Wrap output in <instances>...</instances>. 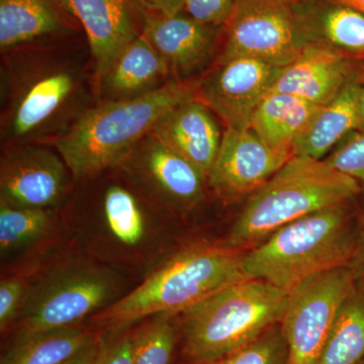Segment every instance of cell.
<instances>
[{"mask_svg":"<svg viewBox=\"0 0 364 364\" xmlns=\"http://www.w3.org/2000/svg\"><path fill=\"white\" fill-rule=\"evenodd\" d=\"M191 364H291V354L282 325L277 323L258 338L227 355Z\"/></svg>","mask_w":364,"mask_h":364,"instance_id":"28","label":"cell"},{"mask_svg":"<svg viewBox=\"0 0 364 364\" xmlns=\"http://www.w3.org/2000/svg\"><path fill=\"white\" fill-rule=\"evenodd\" d=\"M356 235L349 203L326 208L289 223L249 249L244 270L249 279L289 293L313 275L351 263Z\"/></svg>","mask_w":364,"mask_h":364,"instance_id":"6","label":"cell"},{"mask_svg":"<svg viewBox=\"0 0 364 364\" xmlns=\"http://www.w3.org/2000/svg\"><path fill=\"white\" fill-rule=\"evenodd\" d=\"M170 72L168 64L141 33L124 46L97 79L100 102L142 97L168 82Z\"/></svg>","mask_w":364,"mask_h":364,"instance_id":"19","label":"cell"},{"mask_svg":"<svg viewBox=\"0 0 364 364\" xmlns=\"http://www.w3.org/2000/svg\"><path fill=\"white\" fill-rule=\"evenodd\" d=\"M325 160L335 169L355 179L364 188V134L352 139Z\"/></svg>","mask_w":364,"mask_h":364,"instance_id":"31","label":"cell"},{"mask_svg":"<svg viewBox=\"0 0 364 364\" xmlns=\"http://www.w3.org/2000/svg\"><path fill=\"white\" fill-rule=\"evenodd\" d=\"M145 13L173 16L183 11V0H133Z\"/></svg>","mask_w":364,"mask_h":364,"instance_id":"33","label":"cell"},{"mask_svg":"<svg viewBox=\"0 0 364 364\" xmlns=\"http://www.w3.org/2000/svg\"><path fill=\"white\" fill-rule=\"evenodd\" d=\"M356 364H364V358L363 359H361L360 361H358V363Z\"/></svg>","mask_w":364,"mask_h":364,"instance_id":"38","label":"cell"},{"mask_svg":"<svg viewBox=\"0 0 364 364\" xmlns=\"http://www.w3.org/2000/svg\"><path fill=\"white\" fill-rule=\"evenodd\" d=\"M282 69L249 57L223 60L198 86V100L224 122L226 128L250 129L254 112Z\"/></svg>","mask_w":364,"mask_h":364,"instance_id":"12","label":"cell"},{"mask_svg":"<svg viewBox=\"0 0 364 364\" xmlns=\"http://www.w3.org/2000/svg\"><path fill=\"white\" fill-rule=\"evenodd\" d=\"M198 88L193 83L170 80L142 97L100 102L53 146L73 181L93 178L105 170L121 166L165 117L196 97Z\"/></svg>","mask_w":364,"mask_h":364,"instance_id":"2","label":"cell"},{"mask_svg":"<svg viewBox=\"0 0 364 364\" xmlns=\"http://www.w3.org/2000/svg\"><path fill=\"white\" fill-rule=\"evenodd\" d=\"M293 156L268 147L251 129L226 128L208 182L225 200L250 196Z\"/></svg>","mask_w":364,"mask_h":364,"instance_id":"14","label":"cell"},{"mask_svg":"<svg viewBox=\"0 0 364 364\" xmlns=\"http://www.w3.org/2000/svg\"><path fill=\"white\" fill-rule=\"evenodd\" d=\"M178 341L176 315L148 318L136 327L133 364H171Z\"/></svg>","mask_w":364,"mask_h":364,"instance_id":"27","label":"cell"},{"mask_svg":"<svg viewBox=\"0 0 364 364\" xmlns=\"http://www.w3.org/2000/svg\"><path fill=\"white\" fill-rule=\"evenodd\" d=\"M215 117L207 105L195 97L170 112L153 133L193 163L208 179L223 138Z\"/></svg>","mask_w":364,"mask_h":364,"instance_id":"18","label":"cell"},{"mask_svg":"<svg viewBox=\"0 0 364 364\" xmlns=\"http://www.w3.org/2000/svg\"><path fill=\"white\" fill-rule=\"evenodd\" d=\"M353 79L345 53L311 43L289 65L282 67L269 92L286 93L324 105Z\"/></svg>","mask_w":364,"mask_h":364,"instance_id":"16","label":"cell"},{"mask_svg":"<svg viewBox=\"0 0 364 364\" xmlns=\"http://www.w3.org/2000/svg\"><path fill=\"white\" fill-rule=\"evenodd\" d=\"M121 166L136 186L167 207L188 210L202 200L207 176L153 132Z\"/></svg>","mask_w":364,"mask_h":364,"instance_id":"13","label":"cell"},{"mask_svg":"<svg viewBox=\"0 0 364 364\" xmlns=\"http://www.w3.org/2000/svg\"><path fill=\"white\" fill-rule=\"evenodd\" d=\"M358 130L364 134V82L361 83L359 88L358 102Z\"/></svg>","mask_w":364,"mask_h":364,"instance_id":"36","label":"cell"},{"mask_svg":"<svg viewBox=\"0 0 364 364\" xmlns=\"http://www.w3.org/2000/svg\"><path fill=\"white\" fill-rule=\"evenodd\" d=\"M121 270L100 260L68 258L28 284L14 337L81 325L128 291Z\"/></svg>","mask_w":364,"mask_h":364,"instance_id":"7","label":"cell"},{"mask_svg":"<svg viewBox=\"0 0 364 364\" xmlns=\"http://www.w3.org/2000/svg\"><path fill=\"white\" fill-rule=\"evenodd\" d=\"M329 1L333 2V4H339V6L355 9V11L364 14V0H329Z\"/></svg>","mask_w":364,"mask_h":364,"instance_id":"37","label":"cell"},{"mask_svg":"<svg viewBox=\"0 0 364 364\" xmlns=\"http://www.w3.org/2000/svg\"><path fill=\"white\" fill-rule=\"evenodd\" d=\"M72 18L82 26L95 79L102 77L117 54L142 33L133 0H62ZM139 9V7H138Z\"/></svg>","mask_w":364,"mask_h":364,"instance_id":"15","label":"cell"},{"mask_svg":"<svg viewBox=\"0 0 364 364\" xmlns=\"http://www.w3.org/2000/svg\"><path fill=\"white\" fill-rule=\"evenodd\" d=\"M100 332L77 325L20 335L4 352L0 364H64L95 343Z\"/></svg>","mask_w":364,"mask_h":364,"instance_id":"23","label":"cell"},{"mask_svg":"<svg viewBox=\"0 0 364 364\" xmlns=\"http://www.w3.org/2000/svg\"><path fill=\"white\" fill-rule=\"evenodd\" d=\"M246 252L226 243L184 249L162 262L140 286L92 316L90 324L97 331H111L159 314L178 315L224 287L248 279Z\"/></svg>","mask_w":364,"mask_h":364,"instance_id":"3","label":"cell"},{"mask_svg":"<svg viewBox=\"0 0 364 364\" xmlns=\"http://www.w3.org/2000/svg\"><path fill=\"white\" fill-rule=\"evenodd\" d=\"M28 280L23 275H14L0 282V331L6 334L18 320L25 301Z\"/></svg>","mask_w":364,"mask_h":364,"instance_id":"30","label":"cell"},{"mask_svg":"<svg viewBox=\"0 0 364 364\" xmlns=\"http://www.w3.org/2000/svg\"><path fill=\"white\" fill-rule=\"evenodd\" d=\"M351 264L355 268L358 274L364 277V210L358 221L355 250H354Z\"/></svg>","mask_w":364,"mask_h":364,"instance_id":"34","label":"cell"},{"mask_svg":"<svg viewBox=\"0 0 364 364\" xmlns=\"http://www.w3.org/2000/svg\"><path fill=\"white\" fill-rule=\"evenodd\" d=\"M4 90L1 138L9 148L53 143L91 107L85 71L58 55L11 61Z\"/></svg>","mask_w":364,"mask_h":364,"instance_id":"1","label":"cell"},{"mask_svg":"<svg viewBox=\"0 0 364 364\" xmlns=\"http://www.w3.org/2000/svg\"><path fill=\"white\" fill-rule=\"evenodd\" d=\"M358 279L349 264L309 277L289 291L280 325L291 364H318L345 298Z\"/></svg>","mask_w":364,"mask_h":364,"instance_id":"10","label":"cell"},{"mask_svg":"<svg viewBox=\"0 0 364 364\" xmlns=\"http://www.w3.org/2000/svg\"><path fill=\"white\" fill-rule=\"evenodd\" d=\"M62 0H0V50L13 53L69 28Z\"/></svg>","mask_w":364,"mask_h":364,"instance_id":"20","label":"cell"},{"mask_svg":"<svg viewBox=\"0 0 364 364\" xmlns=\"http://www.w3.org/2000/svg\"><path fill=\"white\" fill-rule=\"evenodd\" d=\"M136 327L100 332V350L93 364H133Z\"/></svg>","mask_w":364,"mask_h":364,"instance_id":"29","label":"cell"},{"mask_svg":"<svg viewBox=\"0 0 364 364\" xmlns=\"http://www.w3.org/2000/svg\"><path fill=\"white\" fill-rule=\"evenodd\" d=\"M72 176L57 150L41 145L9 148L0 165V203L14 208L55 210Z\"/></svg>","mask_w":364,"mask_h":364,"instance_id":"11","label":"cell"},{"mask_svg":"<svg viewBox=\"0 0 364 364\" xmlns=\"http://www.w3.org/2000/svg\"><path fill=\"white\" fill-rule=\"evenodd\" d=\"M217 28L184 13L166 16L142 11V35L171 71L179 74L191 73L207 61L214 47Z\"/></svg>","mask_w":364,"mask_h":364,"instance_id":"17","label":"cell"},{"mask_svg":"<svg viewBox=\"0 0 364 364\" xmlns=\"http://www.w3.org/2000/svg\"><path fill=\"white\" fill-rule=\"evenodd\" d=\"M363 191L326 160L294 156L248 198L226 241L249 250L289 223L349 203Z\"/></svg>","mask_w":364,"mask_h":364,"instance_id":"4","label":"cell"},{"mask_svg":"<svg viewBox=\"0 0 364 364\" xmlns=\"http://www.w3.org/2000/svg\"><path fill=\"white\" fill-rule=\"evenodd\" d=\"M363 358L364 277L358 273L354 287L340 306L318 364H356Z\"/></svg>","mask_w":364,"mask_h":364,"instance_id":"26","label":"cell"},{"mask_svg":"<svg viewBox=\"0 0 364 364\" xmlns=\"http://www.w3.org/2000/svg\"><path fill=\"white\" fill-rule=\"evenodd\" d=\"M74 226L79 240L100 261L121 264L156 263L164 246L158 215L142 196L121 183H109L93 210Z\"/></svg>","mask_w":364,"mask_h":364,"instance_id":"8","label":"cell"},{"mask_svg":"<svg viewBox=\"0 0 364 364\" xmlns=\"http://www.w3.org/2000/svg\"><path fill=\"white\" fill-rule=\"evenodd\" d=\"M221 59L249 57L284 67L311 44L296 0H237Z\"/></svg>","mask_w":364,"mask_h":364,"instance_id":"9","label":"cell"},{"mask_svg":"<svg viewBox=\"0 0 364 364\" xmlns=\"http://www.w3.org/2000/svg\"><path fill=\"white\" fill-rule=\"evenodd\" d=\"M360 85L358 79H352L336 97L318 109L308 128L294 143V156L323 160L347 134L358 129Z\"/></svg>","mask_w":364,"mask_h":364,"instance_id":"21","label":"cell"},{"mask_svg":"<svg viewBox=\"0 0 364 364\" xmlns=\"http://www.w3.org/2000/svg\"><path fill=\"white\" fill-rule=\"evenodd\" d=\"M55 210L14 208L0 203L1 260L13 259L47 241L58 227Z\"/></svg>","mask_w":364,"mask_h":364,"instance_id":"25","label":"cell"},{"mask_svg":"<svg viewBox=\"0 0 364 364\" xmlns=\"http://www.w3.org/2000/svg\"><path fill=\"white\" fill-rule=\"evenodd\" d=\"M322 105L269 92L254 112L250 129L268 147L294 154V145Z\"/></svg>","mask_w":364,"mask_h":364,"instance_id":"22","label":"cell"},{"mask_svg":"<svg viewBox=\"0 0 364 364\" xmlns=\"http://www.w3.org/2000/svg\"><path fill=\"white\" fill-rule=\"evenodd\" d=\"M237 0H183V11L205 25H226Z\"/></svg>","mask_w":364,"mask_h":364,"instance_id":"32","label":"cell"},{"mask_svg":"<svg viewBox=\"0 0 364 364\" xmlns=\"http://www.w3.org/2000/svg\"><path fill=\"white\" fill-rule=\"evenodd\" d=\"M311 42L364 54V14L329 0H296Z\"/></svg>","mask_w":364,"mask_h":364,"instance_id":"24","label":"cell"},{"mask_svg":"<svg viewBox=\"0 0 364 364\" xmlns=\"http://www.w3.org/2000/svg\"><path fill=\"white\" fill-rule=\"evenodd\" d=\"M287 291L248 279L224 287L176 315L183 363H203L227 355L280 323Z\"/></svg>","mask_w":364,"mask_h":364,"instance_id":"5","label":"cell"},{"mask_svg":"<svg viewBox=\"0 0 364 364\" xmlns=\"http://www.w3.org/2000/svg\"><path fill=\"white\" fill-rule=\"evenodd\" d=\"M100 337L97 341L92 345H90L88 348H86L85 351L81 352L75 358L70 359L64 364H93L95 363V358H97L98 350H100Z\"/></svg>","mask_w":364,"mask_h":364,"instance_id":"35","label":"cell"}]
</instances>
